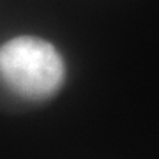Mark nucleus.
<instances>
[{
	"label": "nucleus",
	"instance_id": "1",
	"mask_svg": "<svg viewBox=\"0 0 159 159\" xmlns=\"http://www.w3.org/2000/svg\"><path fill=\"white\" fill-rule=\"evenodd\" d=\"M0 76L20 96L43 99L62 85L64 62L50 43L21 35L0 48Z\"/></svg>",
	"mask_w": 159,
	"mask_h": 159
}]
</instances>
